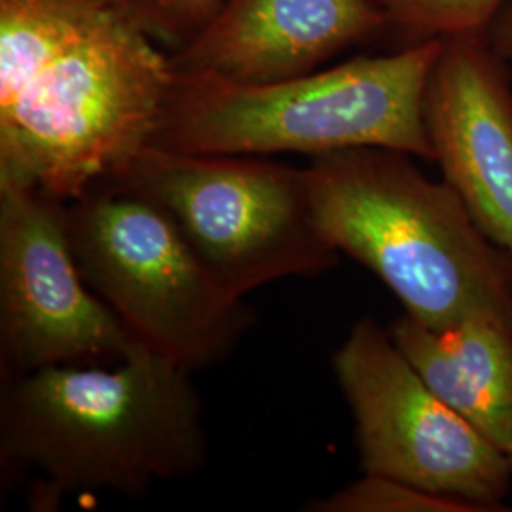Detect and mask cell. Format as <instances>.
<instances>
[{
    "label": "cell",
    "mask_w": 512,
    "mask_h": 512,
    "mask_svg": "<svg viewBox=\"0 0 512 512\" xmlns=\"http://www.w3.org/2000/svg\"><path fill=\"white\" fill-rule=\"evenodd\" d=\"M173 82L126 0H0V188L82 198L152 147Z\"/></svg>",
    "instance_id": "obj_1"
},
{
    "label": "cell",
    "mask_w": 512,
    "mask_h": 512,
    "mask_svg": "<svg viewBox=\"0 0 512 512\" xmlns=\"http://www.w3.org/2000/svg\"><path fill=\"white\" fill-rule=\"evenodd\" d=\"M192 376L143 348L114 365L50 366L2 382L0 463L37 475L38 511L194 476L209 444Z\"/></svg>",
    "instance_id": "obj_2"
},
{
    "label": "cell",
    "mask_w": 512,
    "mask_h": 512,
    "mask_svg": "<svg viewBox=\"0 0 512 512\" xmlns=\"http://www.w3.org/2000/svg\"><path fill=\"white\" fill-rule=\"evenodd\" d=\"M414 156L348 148L304 167L321 236L376 275L404 313L429 329L495 311L512 317V258L488 238L458 192Z\"/></svg>",
    "instance_id": "obj_3"
},
{
    "label": "cell",
    "mask_w": 512,
    "mask_h": 512,
    "mask_svg": "<svg viewBox=\"0 0 512 512\" xmlns=\"http://www.w3.org/2000/svg\"><path fill=\"white\" fill-rule=\"evenodd\" d=\"M440 46L442 38H429L264 84L175 73L152 147L310 158L376 147L435 162L425 93Z\"/></svg>",
    "instance_id": "obj_4"
},
{
    "label": "cell",
    "mask_w": 512,
    "mask_h": 512,
    "mask_svg": "<svg viewBox=\"0 0 512 512\" xmlns=\"http://www.w3.org/2000/svg\"><path fill=\"white\" fill-rule=\"evenodd\" d=\"M67 232L93 293L143 348L190 374L224 363L255 323L156 203L95 186L67 203Z\"/></svg>",
    "instance_id": "obj_5"
},
{
    "label": "cell",
    "mask_w": 512,
    "mask_h": 512,
    "mask_svg": "<svg viewBox=\"0 0 512 512\" xmlns=\"http://www.w3.org/2000/svg\"><path fill=\"white\" fill-rule=\"evenodd\" d=\"M97 186L162 207L239 296L289 277H317L340 260L313 222L304 169L266 156L148 147Z\"/></svg>",
    "instance_id": "obj_6"
},
{
    "label": "cell",
    "mask_w": 512,
    "mask_h": 512,
    "mask_svg": "<svg viewBox=\"0 0 512 512\" xmlns=\"http://www.w3.org/2000/svg\"><path fill=\"white\" fill-rule=\"evenodd\" d=\"M363 475L401 480L473 512L509 511L511 458L439 399L376 319L361 317L332 353Z\"/></svg>",
    "instance_id": "obj_7"
},
{
    "label": "cell",
    "mask_w": 512,
    "mask_h": 512,
    "mask_svg": "<svg viewBox=\"0 0 512 512\" xmlns=\"http://www.w3.org/2000/svg\"><path fill=\"white\" fill-rule=\"evenodd\" d=\"M139 349L80 274L67 203L0 188V382L50 366L114 365Z\"/></svg>",
    "instance_id": "obj_8"
},
{
    "label": "cell",
    "mask_w": 512,
    "mask_h": 512,
    "mask_svg": "<svg viewBox=\"0 0 512 512\" xmlns=\"http://www.w3.org/2000/svg\"><path fill=\"white\" fill-rule=\"evenodd\" d=\"M425 124L442 181L512 258L511 67L486 33L442 38Z\"/></svg>",
    "instance_id": "obj_9"
},
{
    "label": "cell",
    "mask_w": 512,
    "mask_h": 512,
    "mask_svg": "<svg viewBox=\"0 0 512 512\" xmlns=\"http://www.w3.org/2000/svg\"><path fill=\"white\" fill-rule=\"evenodd\" d=\"M382 33L389 18L378 0H222L171 61L175 73L264 84L313 73Z\"/></svg>",
    "instance_id": "obj_10"
},
{
    "label": "cell",
    "mask_w": 512,
    "mask_h": 512,
    "mask_svg": "<svg viewBox=\"0 0 512 512\" xmlns=\"http://www.w3.org/2000/svg\"><path fill=\"white\" fill-rule=\"evenodd\" d=\"M389 334L427 387L512 454V317L480 311L435 330L403 313Z\"/></svg>",
    "instance_id": "obj_11"
},
{
    "label": "cell",
    "mask_w": 512,
    "mask_h": 512,
    "mask_svg": "<svg viewBox=\"0 0 512 512\" xmlns=\"http://www.w3.org/2000/svg\"><path fill=\"white\" fill-rule=\"evenodd\" d=\"M389 18V33L404 46L429 38L486 33L509 0H378Z\"/></svg>",
    "instance_id": "obj_12"
},
{
    "label": "cell",
    "mask_w": 512,
    "mask_h": 512,
    "mask_svg": "<svg viewBox=\"0 0 512 512\" xmlns=\"http://www.w3.org/2000/svg\"><path fill=\"white\" fill-rule=\"evenodd\" d=\"M310 512H473L465 503L387 476L363 475L306 507Z\"/></svg>",
    "instance_id": "obj_13"
},
{
    "label": "cell",
    "mask_w": 512,
    "mask_h": 512,
    "mask_svg": "<svg viewBox=\"0 0 512 512\" xmlns=\"http://www.w3.org/2000/svg\"><path fill=\"white\" fill-rule=\"evenodd\" d=\"M148 33L173 52L181 50L219 12L222 0H126Z\"/></svg>",
    "instance_id": "obj_14"
},
{
    "label": "cell",
    "mask_w": 512,
    "mask_h": 512,
    "mask_svg": "<svg viewBox=\"0 0 512 512\" xmlns=\"http://www.w3.org/2000/svg\"><path fill=\"white\" fill-rule=\"evenodd\" d=\"M486 35L497 50V54L509 63V67H512V0H509L499 10V14L492 19Z\"/></svg>",
    "instance_id": "obj_15"
},
{
    "label": "cell",
    "mask_w": 512,
    "mask_h": 512,
    "mask_svg": "<svg viewBox=\"0 0 512 512\" xmlns=\"http://www.w3.org/2000/svg\"><path fill=\"white\" fill-rule=\"evenodd\" d=\"M511 465H512V454H511Z\"/></svg>",
    "instance_id": "obj_16"
}]
</instances>
